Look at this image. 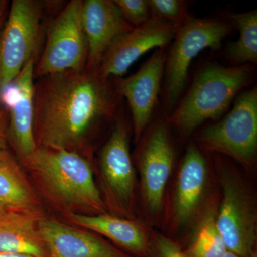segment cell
Segmentation results:
<instances>
[{
    "mask_svg": "<svg viewBox=\"0 0 257 257\" xmlns=\"http://www.w3.org/2000/svg\"><path fill=\"white\" fill-rule=\"evenodd\" d=\"M120 97L114 83L97 69L86 67L40 77L34 97L37 147L77 152L92 130L116 120Z\"/></svg>",
    "mask_w": 257,
    "mask_h": 257,
    "instance_id": "cell-1",
    "label": "cell"
},
{
    "mask_svg": "<svg viewBox=\"0 0 257 257\" xmlns=\"http://www.w3.org/2000/svg\"><path fill=\"white\" fill-rule=\"evenodd\" d=\"M219 200L212 162L195 143L189 144L166 193L162 232L185 248L204 219L218 209Z\"/></svg>",
    "mask_w": 257,
    "mask_h": 257,
    "instance_id": "cell-2",
    "label": "cell"
},
{
    "mask_svg": "<svg viewBox=\"0 0 257 257\" xmlns=\"http://www.w3.org/2000/svg\"><path fill=\"white\" fill-rule=\"evenodd\" d=\"M251 71L250 64H207L166 121L182 140L189 138L203 123L217 120L224 114L240 91L249 84Z\"/></svg>",
    "mask_w": 257,
    "mask_h": 257,
    "instance_id": "cell-3",
    "label": "cell"
},
{
    "mask_svg": "<svg viewBox=\"0 0 257 257\" xmlns=\"http://www.w3.org/2000/svg\"><path fill=\"white\" fill-rule=\"evenodd\" d=\"M212 164L220 190L216 224L226 248L239 257H257V200L248 174L219 155Z\"/></svg>",
    "mask_w": 257,
    "mask_h": 257,
    "instance_id": "cell-4",
    "label": "cell"
},
{
    "mask_svg": "<svg viewBox=\"0 0 257 257\" xmlns=\"http://www.w3.org/2000/svg\"><path fill=\"white\" fill-rule=\"evenodd\" d=\"M25 163L56 197L70 206L99 214L105 204L88 161L75 152L37 147Z\"/></svg>",
    "mask_w": 257,
    "mask_h": 257,
    "instance_id": "cell-5",
    "label": "cell"
},
{
    "mask_svg": "<svg viewBox=\"0 0 257 257\" xmlns=\"http://www.w3.org/2000/svg\"><path fill=\"white\" fill-rule=\"evenodd\" d=\"M202 152L232 160L245 172H253L257 155V89L236 96L231 110L195 136Z\"/></svg>",
    "mask_w": 257,
    "mask_h": 257,
    "instance_id": "cell-6",
    "label": "cell"
},
{
    "mask_svg": "<svg viewBox=\"0 0 257 257\" xmlns=\"http://www.w3.org/2000/svg\"><path fill=\"white\" fill-rule=\"evenodd\" d=\"M169 126L166 120L153 123L138 142L136 153L144 222L155 229L160 227L175 166V151Z\"/></svg>",
    "mask_w": 257,
    "mask_h": 257,
    "instance_id": "cell-7",
    "label": "cell"
},
{
    "mask_svg": "<svg viewBox=\"0 0 257 257\" xmlns=\"http://www.w3.org/2000/svg\"><path fill=\"white\" fill-rule=\"evenodd\" d=\"M232 25L223 20L190 18L177 28L166 58L165 107L173 109L183 92L192 60L205 49L218 50Z\"/></svg>",
    "mask_w": 257,
    "mask_h": 257,
    "instance_id": "cell-8",
    "label": "cell"
},
{
    "mask_svg": "<svg viewBox=\"0 0 257 257\" xmlns=\"http://www.w3.org/2000/svg\"><path fill=\"white\" fill-rule=\"evenodd\" d=\"M44 3L13 0L0 35V103L25 64L35 59L42 35Z\"/></svg>",
    "mask_w": 257,
    "mask_h": 257,
    "instance_id": "cell-9",
    "label": "cell"
},
{
    "mask_svg": "<svg viewBox=\"0 0 257 257\" xmlns=\"http://www.w3.org/2000/svg\"><path fill=\"white\" fill-rule=\"evenodd\" d=\"M83 1L72 0L51 21L35 77L87 67L88 44L83 28Z\"/></svg>",
    "mask_w": 257,
    "mask_h": 257,
    "instance_id": "cell-10",
    "label": "cell"
},
{
    "mask_svg": "<svg viewBox=\"0 0 257 257\" xmlns=\"http://www.w3.org/2000/svg\"><path fill=\"white\" fill-rule=\"evenodd\" d=\"M101 179L109 205L131 217L135 208L136 169L130 150L127 124L122 114L118 115L99 157Z\"/></svg>",
    "mask_w": 257,
    "mask_h": 257,
    "instance_id": "cell-11",
    "label": "cell"
},
{
    "mask_svg": "<svg viewBox=\"0 0 257 257\" xmlns=\"http://www.w3.org/2000/svg\"><path fill=\"white\" fill-rule=\"evenodd\" d=\"M178 28L163 19L151 17L111 44L101 59L98 72L105 78L122 77L148 51L164 50L174 40Z\"/></svg>",
    "mask_w": 257,
    "mask_h": 257,
    "instance_id": "cell-12",
    "label": "cell"
},
{
    "mask_svg": "<svg viewBox=\"0 0 257 257\" xmlns=\"http://www.w3.org/2000/svg\"><path fill=\"white\" fill-rule=\"evenodd\" d=\"M166 58L165 51L157 49L136 73L126 78L114 79L116 92L124 97L130 105L137 143L145 133L156 105L165 74Z\"/></svg>",
    "mask_w": 257,
    "mask_h": 257,
    "instance_id": "cell-13",
    "label": "cell"
},
{
    "mask_svg": "<svg viewBox=\"0 0 257 257\" xmlns=\"http://www.w3.org/2000/svg\"><path fill=\"white\" fill-rule=\"evenodd\" d=\"M82 18L88 44L87 67L97 69L111 44L134 27L111 0L83 1Z\"/></svg>",
    "mask_w": 257,
    "mask_h": 257,
    "instance_id": "cell-14",
    "label": "cell"
},
{
    "mask_svg": "<svg viewBox=\"0 0 257 257\" xmlns=\"http://www.w3.org/2000/svg\"><path fill=\"white\" fill-rule=\"evenodd\" d=\"M35 67V60L32 59L12 84L14 100L8 117V140L23 160L37 148L34 130Z\"/></svg>",
    "mask_w": 257,
    "mask_h": 257,
    "instance_id": "cell-15",
    "label": "cell"
},
{
    "mask_svg": "<svg viewBox=\"0 0 257 257\" xmlns=\"http://www.w3.org/2000/svg\"><path fill=\"white\" fill-rule=\"evenodd\" d=\"M47 257H135L92 234L50 219L38 222Z\"/></svg>",
    "mask_w": 257,
    "mask_h": 257,
    "instance_id": "cell-16",
    "label": "cell"
},
{
    "mask_svg": "<svg viewBox=\"0 0 257 257\" xmlns=\"http://www.w3.org/2000/svg\"><path fill=\"white\" fill-rule=\"evenodd\" d=\"M74 223L106 236L135 257H146L152 227L144 221L106 213L83 215L71 213Z\"/></svg>",
    "mask_w": 257,
    "mask_h": 257,
    "instance_id": "cell-17",
    "label": "cell"
},
{
    "mask_svg": "<svg viewBox=\"0 0 257 257\" xmlns=\"http://www.w3.org/2000/svg\"><path fill=\"white\" fill-rule=\"evenodd\" d=\"M36 217L29 211H7L0 215V252L47 257Z\"/></svg>",
    "mask_w": 257,
    "mask_h": 257,
    "instance_id": "cell-18",
    "label": "cell"
},
{
    "mask_svg": "<svg viewBox=\"0 0 257 257\" xmlns=\"http://www.w3.org/2000/svg\"><path fill=\"white\" fill-rule=\"evenodd\" d=\"M0 205L8 211L29 212L37 205L23 170L8 150H0Z\"/></svg>",
    "mask_w": 257,
    "mask_h": 257,
    "instance_id": "cell-19",
    "label": "cell"
},
{
    "mask_svg": "<svg viewBox=\"0 0 257 257\" xmlns=\"http://www.w3.org/2000/svg\"><path fill=\"white\" fill-rule=\"evenodd\" d=\"M234 26L239 31V37L227 49L230 61L236 65L256 64L257 62V11L229 15Z\"/></svg>",
    "mask_w": 257,
    "mask_h": 257,
    "instance_id": "cell-20",
    "label": "cell"
},
{
    "mask_svg": "<svg viewBox=\"0 0 257 257\" xmlns=\"http://www.w3.org/2000/svg\"><path fill=\"white\" fill-rule=\"evenodd\" d=\"M217 211H213L204 219L183 248L185 257H220L227 251L216 224Z\"/></svg>",
    "mask_w": 257,
    "mask_h": 257,
    "instance_id": "cell-21",
    "label": "cell"
},
{
    "mask_svg": "<svg viewBox=\"0 0 257 257\" xmlns=\"http://www.w3.org/2000/svg\"><path fill=\"white\" fill-rule=\"evenodd\" d=\"M152 17L180 26L190 18L187 14L186 3L182 0H149Z\"/></svg>",
    "mask_w": 257,
    "mask_h": 257,
    "instance_id": "cell-22",
    "label": "cell"
},
{
    "mask_svg": "<svg viewBox=\"0 0 257 257\" xmlns=\"http://www.w3.org/2000/svg\"><path fill=\"white\" fill-rule=\"evenodd\" d=\"M146 257H185L183 248L164 234L162 231L152 228Z\"/></svg>",
    "mask_w": 257,
    "mask_h": 257,
    "instance_id": "cell-23",
    "label": "cell"
},
{
    "mask_svg": "<svg viewBox=\"0 0 257 257\" xmlns=\"http://www.w3.org/2000/svg\"><path fill=\"white\" fill-rule=\"evenodd\" d=\"M125 20L134 28L146 23L151 18L147 0H114Z\"/></svg>",
    "mask_w": 257,
    "mask_h": 257,
    "instance_id": "cell-24",
    "label": "cell"
},
{
    "mask_svg": "<svg viewBox=\"0 0 257 257\" xmlns=\"http://www.w3.org/2000/svg\"><path fill=\"white\" fill-rule=\"evenodd\" d=\"M8 115L0 108V150H7L8 147Z\"/></svg>",
    "mask_w": 257,
    "mask_h": 257,
    "instance_id": "cell-25",
    "label": "cell"
},
{
    "mask_svg": "<svg viewBox=\"0 0 257 257\" xmlns=\"http://www.w3.org/2000/svg\"><path fill=\"white\" fill-rule=\"evenodd\" d=\"M7 7H8V2L0 1V28H1L2 24L5 18V13H6Z\"/></svg>",
    "mask_w": 257,
    "mask_h": 257,
    "instance_id": "cell-26",
    "label": "cell"
},
{
    "mask_svg": "<svg viewBox=\"0 0 257 257\" xmlns=\"http://www.w3.org/2000/svg\"><path fill=\"white\" fill-rule=\"evenodd\" d=\"M0 257H32L25 254H19V253L0 252Z\"/></svg>",
    "mask_w": 257,
    "mask_h": 257,
    "instance_id": "cell-27",
    "label": "cell"
},
{
    "mask_svg": "<svg viewBox=\"0 0 257 257\" xmlns=\"http://www.w3.org/2000/svg\"><path fill=\"white\" fill-rule=\"evenodd\" d=\"M220 257H239L238 255H236V253L231 252L230 251H226V252L224 253V254L221 255Z\"/></svg>",
    "mask_w": 257,
    "mask_h": 257,
    "instance_id": "cell-28",
    "label": "cell"
},
{
    "mask_svg": "<svg viewBox=\"0 0 257 257\" xmlns=\"http://www.w3.org/2000/svg\"><path fill=\"white\" fill-rule=\"evenodd\" d=\"M7 210L5 208L3 207V206L0 205V215L1 214H4L5 212H6Z\"/></svg>",
    "mask_w": 257,
    "mask_h": 257,
    "instance_id": "cell-29",
    "label": "cell"
}]
</instances>
